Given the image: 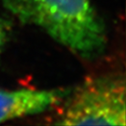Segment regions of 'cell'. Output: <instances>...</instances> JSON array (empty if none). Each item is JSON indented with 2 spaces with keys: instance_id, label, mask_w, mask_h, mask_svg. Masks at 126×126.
I'll return each instance as SVG.
<instances>
[{
  "instance_id": "cell-1",
  "label": "cell",
  "mask_w": 126,
  "mask_h": 126,
  "mask_svg": "<svg viewBox=\"0 0 126 126\" xmlns=\"http://www.w3.org/2000/svg\"><path fill=\"white\" fill-rule=\"evenodd\" d=\"M21 22L41 28L84 58L104 51L106 34L92 0H1Z\"/></svg>"
},
{
  "instance_id": "cell-4",
  "label": "cell",
  "mask_w": 126,
  "mask_h": 126,
  "mask_svg": "<svg viewBox=\"0 0 126 126\" xmlns=\"http://www.w3.org/2000/svg\"><path fill=\"white\" fill-rule=\"evenodd\" d=\"M9 29H10V27H9L8 22L4 20L2 17H0V54H1L7 41H8Z\"/></svg>"
},
{
  "instance_id": "cell-3",
  "label": "cell",
  "mask_w": 126,
  "mask_h": 126,
  "mask_svg": "<svg viewBox=\"0 0 126 126\" xmlns=\"http://www.w3.org/2000/svg\"><path fill=\"white\" fill-rule=\"evenodd\" d=\"M69 94L68 90L5 91L0 89V123L46 111Z\"/></svg>"
},
{
  "instance_id": "cell-2",
  "label": "cell",
  "mask_w": 126,
  "mask_h": 126,
  "mask_svg": "<svg viewBox=\"0 0 126 126\" xmlns=\"http://www.w3.org/2000/svg\"><path fill=\"white\" fill-rule=\"evenodd\" d=\"M60 125H125V82L117 76L86 81L59 120Z\"/></svg>"
}]
</instances>
